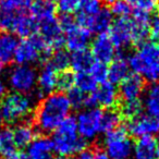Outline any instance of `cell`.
<instances>
[{
  "label": "cell",
  "instance_id": "39",
  "mask_svg": "<svg viewBox=\"0 0 159 159\" xmlns=\"http://www.w3.org/2000/svg\"><path fill=\"white\" fill-rule=\"evenodd\" d=\"M149 34L154 39V42H159V16L150 19Z\"/></svg>",
  "mask_w": 159,
  "mask_h": 159
},
{
  "label": "cell",
  "instance_id": "32",
  "mask_svg": "<svg viewBox=\"0 0 159 159\" xmlns=\"http://www.w3.org/2000/svg\"><path fill=\"white\" fill-rule=\"evenodd\" d=\"M142 110H143V104H142L141 99L139 100H133V102H126L122 105L121 108V116L126 119L131 120L136 118L137 116L142 115Z\"/></svg>",
  "mask_w": 159,
  "mask_h": 159
},
{
  "label": "cell",
  "instance_id": "1",
  "mask_svg": "<svg viewBox=\"0 0 159 159\" xmlns=\"http://www.w3.org/2000/svg\"><path fill=\"white\" fill-rule=\"evenodd\" d=\"M72 105L68 95L53 92L42 98L34 113V122L38 131L44 134L55 132L66 118L70 116Z\"/></svg>",
  "mask_w": 159,
  "mask_h": 159
},
{
  "label": "cell",
  "instance_id": "24",
  "mask_svg": "<svg viewBox=\"0 0 159 159\" xmlns=\"http://www.w3.org/2000/svg\"><path fill=\"white\" fill-rule=\"evenodd\" d=\"M142 104L148 116L159 120V84L148 87Z\"/></svg>",
  "mask_w": 159,
  "mask_h": 159
},
{
  "label": "cell",
  "instance_id": "41",
  "mask_svg": "<svg viewBox=\"0 0 159 159\" xmlns=\"http://www.w3.org/2000/svg\"><path fill=\"white\" fill-rule=\"evenodd\" d=\"M8 159H30L27 157L26 154H23V152H16L13 156L9 157Z\"/></svg>",
  "mask_w": 159,
  "mask_h": 159
},
{
  "label": "cell",
  "instance_id": "15",
  "mask_svg": "<svg viewBox=\"0 0 159 159\" xmlns=\"http://www.w3.org/2000/svg\"><path fill=\"white\" fill-rule=\"evenodd\" d=\"M76 23L80 26L86 29L91 33H107L113 23V16L111 14L110 10L106 9V8H102L100 11L94 16L84 19V20H79L76 21Z\"/></svg>",
  "mask_w": 159,
  "mask_h": 159
},
{
  "label": "cell",
  "instance_id": "30",
  "mask_svg": "<svg viewBox=\"0 0 159 159\" xmlns=\"http://www.w3.org/2000/svg\"><path fill=\"white\" fill-rule=\"evenodd\" d=\"M49 62L58 72H62L68 70V68L70 66V55L66 51L59 49L51 55Z\"/></svg>",
  "mask_w": 159,
  "mask_h": 159
},
{
  "label": "cell",
  "instance_id": "48",
  "mask_svg": "<svg viewBox=\"0 0 159 159\" xmlns=\"http://www.w3.org/2000/svg\"><path fill=\"white\" fill-rule=\"evenodd\" d=\"M0 1H1V0H0Z\"/></svg>",
  "mask_w": 159,
  "mask_h": 159
},
{
  "label": "cell",
  "instance_id": "18",
  "mask_svg": "<svg viewBox=\"0 0 159 159\" xmlns=\"http://www.w3.org/2000/svg\"><path fill=\"white\" fill-rule=\"evenodd\" d=\"M19 40L16 35L9 32L0 33V68L10 64L13 61L14 52Z\"/></svg>",
  "mask_w": 159,
  "mask_h": 159
},
{
  "label": "cell",
  "instance_id": "20",
  "mask_svg": "<svg viewBox=\"0 0 159 159\" xmlns=\"http://www.w3.org/2000/svg\"><path fill=\"white\" fill-rule=\"evenodd\" d=\"M29 12L36 22L48 20L56 16V6L49 0H35L29 9Z\"/></svg>",
  "mask_w": 159,
  "mask_h": 159
},
{
  "label": "cell",
  "instance_id": "44",
  "mask_svg": "<svg viewBox=\"0 0 159 159\" xmlns=\"http://www.w3.org/2000/svg\"><path fill=\"white\" fill-rule=\"evenodd\" d=\"M102 1H104V2H106V3H110V5H112L113 2H116V1H118V0H102Z\"/></svg>",
  "mask_w": 159,
  "mask_h": 159
},
{
  "label": "cell",
  "instance_id": "25",
  "mask_svg": "<svg viewBox=\"0 0 159 159\" xmlns=\"http://www.w3.org/2000/svg\"><path fill=\"white\" fill-rule=\"evenodd\" d=\"M95 62L92 53L89 50H82L73 52L70 56V66L75 73L89 72L91 66Z\"/></svg>",
  "mask_w": 159,
  "mask_h": 159
},
{
  "label": "cell",
  "instance_id": "46",
  "mask_svg": "<svg viewBox=\"0 0 159 159\" xmlns=\"http://www.w3.org/2000/svg\"><path fill=\"white\" fill-rule=\"evenodd\" d=\"M157 12H158V14H159V3L157 5Z\"/></svg>",
  "mask_w": 159,
  "mask_h": 159
},
{
  "label": "cell",
  "instance_id": "43",
  "mask_svg": "<svg viewBox=\"0 0 159 159\" xmlns=\"http://www.w3.org/2000/svg\"><path fill=\"white\" fill-rule=\"evenodd\" d=\"M3 122V117H2V111H1V106H0V126Z\"/></svg>",
  "mask_w": 159,
  "mask_h": 159
},
{
  "label": "cell",
  "instance_id": "16",
  "mask_svg": "<svg viewBox=\"0 0 159 159\" xmlns=\"http://www.w3.org/2000/svg\"><path fill=\"white\" fill-rule=\"evenodd\" d=\"M58 75L59 72L50 64V62H47L43 66L40 71L37 73V85H38V95L43 98L45 94L53 93L57 89L58 84Z\"/></svg>",
  "mask_w": 159,
  "mask_h": 159
},
{
  "label": "cell",
  "instance_id": "37",
  "mask_svg": "<svg viewBox=\"0 0 159 159\" xmlns=\"http://www.w3.org/2000/svg\"><path fill=\"white\" fill-rule=\"evenodd\" d=\"M80 0H58L57 8L61 16H70L71 13L77 11Z\"/></svg>",
  "mask_w": 159,
  "mask_h": 159
},
{
  "label": "cell",
  "instance_id": "3",
  "mask_svg": "<svg viewBox=\"0 0 159 159\" xmlns=\"http://www.w3.org/2000/svg\"><path fill=\"white\" fill-rule=\"evenodd\" d=\"M53 152L61 157H71L86 149L87 142L79 135L75 118L69 116L55 131L52 139Z\"/></svg>",
  "mask_w": 159,
  "mask_h": 159
},
{
  "label": "cell",
  "instance_id": "34",
  "mask_svg": "<svg viewBox=\"0 0 159 159\" xmlns=\"http://www.w3.org/2000/svg\"><path fill=\"white\" fill-rule=\"evenodd\" d=\"M73 87H74V74L68 70L59 72L57 84V89H59V92L61 93L70 92Z\"/></svg>",
  "mask_w": 159,
  "mask_h": 159
},
{
  "label": "cell",
  "instance_id": "23",
  "mask_svg": "<svg viewBox=\"0 0 159 159\" xmlns=\"http://www.w3.org/2000/svg\"><path fill=\"white\" fill-rule=\"evenodd\" d=\"M18 148H27V146L33 142L36 137L35 129L27 122H20L16 125V128L12 130Z\"/></svg>",
  "mask_w": 159,
  "mask_h": 159
},
{
  "label": "cell",
  "instance_id": "26",
  "mask_svg": "<svg viewBox=\"0 0 159 159\" xmlns=\"http://www.w3.org/2000/svg\"><path fill=\"white\" fill-rule=\"evenodd\" d=\"M18 149L16 141H14L12 129L8 126L0 128V156L5 159L13 156Z\"/></svg>",
  "mask_w": 159,
  "mask_h": 159
},
{
  "label": "cell",
  "instance_id": "33",
  "mask_svg": "<svg viewBox=\"0 0 159 159\" xmlns=\"http://www.w3.org/2000/svg\"><path fill=\"white\" fill-rule=\"evenodd\" d=\"M89 73L98 84H102V83L108 81V66H107V64L95 61L89 70Z\"/></svg>",
  "mask_w": 159,
  "mask_h": 159
},
{
  "label": "cell",
  "instance_id": "40",
  "mask_svg": "<svg viewBox=\"0 0 159 159\" xmlns=\"http://www.w3.org/2000/svg\"><path fill=\"white\" fill-rule=\"evenodd\" d=\"M6 95H7V85L0 79V98H3Z\"/></svg>",
  "mask_w": 159,
  "mask_h": 159
},
{
  "label": "cell",
  "instance_id": "22",
  "mask_svg": "<svg viewBox=\"0 0 159 159\" xmlns=\"http://www.w3.org/2000/svg\"><path fill=\"white\" fill-rule=\"evenodd\" d=\"M157 141L154 136H145L137 139L133 148L134 159H155Z\"/></svg>",
  "mask_w": 159,
  "mask_h": 159
},
{
  "label": "cell",
  "instance_id": "42",
  "mask_svg": "<svg viewBox=\"0 0 159 159\" xmlns=\"http://www.w3.org/2000/svg\"><path fill=\"white\" fill-rule=\"evenodd\" d=\"M155 159H159V141H157V145H156V155H155Z\"/></svg>",
  "mask_w": 159,
  "mask_h": 159
},
{
  "label": "cell",
  "instance_id": "38",
  "mask_svg": "<svg viewBox=\"0 0 159 159\" xmlns=\"http://www.w3.org/2000/svg\"><path fill=\"white\" fill-rule=\"evenodd\" d=\"M75 159H109L104 149H84L76 155Z\"/></svg>",
  "mask_w": 159,
  "mask_h": 159
},
{
  "label": "cell",
  "instance_id": "36",
  "mask_svg": "<svg viewBox=\"0 0 159 159\" xmlns=\"http://www.w3.org/2000/svg\"><path fill=\"white\" fill-rule=\"evenodd\" d=\"M111 14L115 16H117L118 19L121 18H126L130 16L131 13V8L128 6V3L124 0H118L116 2H113L111 5Z\"/></svg>",
  "mask_w": 159,
  "mask_h": 159
},
{
  "label": "cell",
  "instance_id": "9",
  "mask_svg": "<svg viewBox=\"0 0 159 159\" xmlns=\"http://www.w3.org/2000/svg\"><path fill=\"white\" fill-rule=\"evenodd\" d=\"M8 84L16 93L30 94L37 85V72L32 66H14L8 73Z\"/></svg>",
  "mask_w": 159,
  "mask_h": 159
},
{
  "label": "cell",
  "instance_id": "10",
  "mask_svg": "<svg viewBox=\"0 0 159 159\" xmlns=\"http://www.w3.org/2000/svg\"><path fill=\"white\" fill-rule=\"evenodd\" d=\"M33 0H1L0 1V33L11 32L14 21L21 13L27 12Z\"/></svg>",
  "mask_w": 159,
  "mask_h": 159
},
{
  "label": "cell",
  "instance_id": "11",
  "mask_svg": "<svg viewBox=\"0 0 159 159\" xmlns=\"http://www.w3.org/2000/svg\"><path fill=\"white\" fill-rule=\"evenodd\" d=\"M119 104V93L113 84L105 82L96 89L95 92L89 94L86 99L87 108L102 107L105 109H113Z\"/></svg>",
  "mask_w": 159,
  "mask_h": 159
},
{
  "label": "cell",
  "instance_id": "5",
  "mask_svg": "<svg viewBox=\"0 0 159 159\" xmlns=\"http://www.w3.org/2000/svg\"><path fill=\"white\" fill-rule=\"evenodd\" d=\"M3 121L7 123H18L29 117L33 110V102L29 95L20 93L7 94L0 104Z\"/></svg>",
  "mask_w": 159,
  "mask_h": 159
},
{
  "label": "cell",
  "instance_id": "27",
  "mask_svg": "<svg viewBox=\"0 0 159 159\" xmlns=\"http://www.w3.org/2000/svg\"><path fill=\"white\" fill-rule=\"evenodd\" d=\"M102 0H80L75 20H84L94 16L102 9Z\"/></svg>",
  "mask_w": 159,
  "mask_h": 159
},
{
  "label": "cell",
  "instance_id": "13",
  "mask_svg": "<svg viewBox=\"0 0 159 159\" xmlns=\"http://www.w3.org/2000/svg\"><path fill=\"white\" fill-rule=\"evenodd\" d=\"M126 132L137 139L159 134V120L148 115H139L129 120Z\"/></svg>",
  "mask_w": 159,
  "mask_h": 159
},
{
  "label": "cell",
  "instance_id": "8",
  "mask_svg": "<svg viewBox=\"0 0 159 159\" xmlns=\"http://www.w3.org/2000/svg\"><path fill=\"white\" fill-rule=\"evenodd\" d=\"M102 111L99 108H86L75 118L79 135L84 141H94L102 133Z\"/></svg>",
  "mask_w": 159,
  "mask_h": 159
},
{
  "label": "cell",
  "instance_id": "21",
  "mask_svg": "<svg viewBox=\"0 0 159 159\" xmlns=\"http://www.w3.org/2000/svg\"><path fill=\"white\" fill-rule=\"evenodd\" d=\"M128 60H125L121 56H117L113 61L110 62L108 68V82L111 84H120V83L128 76L130 73Z\"/></svg>",
  "mask_w": 159,
  "mask_h": 159
},
{
  "label": "cell",
  "instance_id": "19",
  "mask_svg": "<svg viewBox=\"0 0 159 159\" xmlns=\"http://www.w3.org/2000/svg\"><path fill=\"white\" fill-rule=\"evenodd\" d=\"M12 34L22 38H29L37 34V22L30 14V12H24L18 16L14 21L11 30Z\"/></svg>",
  "mask_w": 159,
  "mask_h": 159
},
{
  "label": "cell",
  "instance_id": "12",
  "mask_svg": "<svg viewBox=\"0 0 159 159\" xmlns=\"http://www.w3.org/2000/svg\"><path fill=\"white\" fill-rule=\"evenodd\" d=\"M94 60L100 63H110L117 57L118 49L111 40L108 33L97 34L91 45V51Z\"/></svg>",
  "mask_w": 159,
  "mask_h": 159
},
{
  "label": "cell",
  "instance_id": "35",
  "mask_svg": "<svg viewBox=\"0 0 159 159\" xmlns=\"http://www.w3.org/2000/svg\"><path fill=\"white\" fill-rule=\"evenodd\" d=\"M86 95L87 94H84L82 92L77 89L76 87H73L70 92H68V97L71 102V105H72V108H84L85 106V99H86Z\"/></svg>",
  "mask_w": 159,
  "mask_h": 159
},
{
  "label": "cell",
  "instance_id": "47",
  "mask_svg": "<svg viewBox=\"0 0 159 159\" xmlns=\"http://www.w3.org/2000/svg\"><path fill=\"white\" fill-rule=\"evenodd\" d=\"M49 1H52V0H49Z\"/></svg>",
  "mask_w": 159,
  "mask_h": 159
},
{
  "label": "cell",
  "instance_id": "31",
  "mask_svg": "<svg viewBox=\"0 0 159 159\" xmlns=\"http://www.w3.org/2000/svg\"><path fill=\"white\" fill-rule=\"evenodd\" d=\"M134 12H144L150 14L158 5V0H124Z\"/></svg>",
  "mask_w": 159,
  "mask_h": 159
},
{
  "label": "cell",
  "instance_id": "14",
  "mask_svg": "<svg viewBox=\"0 0 159 159\" xmlns=\"http://www.w3.org/2000/svg\"><path fill=\"white\" fill-rule=\"evenodd\" d=\"M144 89H145L144 80L134 73H130L120 83L118 93H119V97L124 102H133V100H139L141 98Z\"/></svg>",
  "mask_w": 159,
  "mask_h": 159
},
{
  "label": "cell",
  "instance_id": "2",
  "mask_svg": "<svg viewBox=\"0 0 159 159\" xmlns=\"http://www.w3.org/2000/svg\"><path fill=\"white\" fill-rule=\"evenodd\" d=\"M130 70L148 82L159 80V43L145 42L129 57Z\"/></svg>",
  "mask_w": 159,
  "mask_h": 159
},
{
  "label": "cell",
  "instance_id": "17",
  "mask_svg": "<svg viewBox=\"0 0 159 159\" xmlns=\"http://www.w3.org/2000/svg\"><path fill=\"white\" fill-rule=\"evenodd\" d=\"M52 142L47 136H36L27 146V157L30 159H53Z\"/></svg>",
  "mask_w": 159,
  "mask_h": 159
},
{
  "label": "cell",
  "instance_id": "6",
  "mask_svg": "<svg viewBox=\"0 0 159 159\" xmlns=\"http://www.w3.org/2000/svg\"><path fill=\"white\" fill-rule=\"evenodd\" d=\"M58 22L64 34V45L69 51L73 53L86 50L91 40V32L80 26L71 16H61L58 19Z\"/></svg>",
  "mask_w": 159,
  "mask_h": 159
},
{
  "label": "cell",
  "instance_id": "4",
  "mask_svg": "<svg viewBox=\"0 0 159 159\" xmlns=\"http://www.w3.org/2000/svg\"><path fill=\"white\" fill-rule=\"evenodd\" d=\"M50 55H52V52L45 45L42 38L38 35H34L29 38H23L21 42H19L13 60L16 64L32 66Z\"/></svg>",
  "mask_w": 159,
  "mask_h": 159
},
{
  "label": "cell",
  "instance_id": "28",
  "mask_svg": "<svg viewBox=\"0 0 159 159\" xmlns=\"http://www.w3.org/2000/svg\"><path fill=\"white\" fill-rule=\"evenodd\" d=\"M74 87L84 94H91L96 91L98 83L92 77L89 72L74 73Z\"/></svg>",
  "mask_w": 159,
  "mask_h": 159
},
{
  "label": "cell",
  "instance_id": "7",
  "mask_svg": "<svg viewBox=\"0 0 159 159\" xmlns=\"http://www.w3.org/2000/svg\"><path fill=\"white\" fill-rule=\"evenodd\" d=\"M133 148L134 144L125 129L119 126L105 135L104 152L109 159H131Z\"/></svg>",
  "mask_w": 159,
  "mask_h": 159
},
{
  "label": "cell",
  "instance_id": "29",
  "mask_svg": "<svg viewBox=\"0 0 159 159\" xmlns=\"http://www.w3.org/2000/svg\"><path fill=\"white\" fill-rule=\"evenodd\" d=\"M121 118V113L115 109H105L102 117V133H108L119 128Z\"/></svg>",
  "mask_w": 159,
  "mask_h": 159
},
{
  "label": "cell",
  "instance_id": "45",
  "mask_svg": "<svg viewBox=\"0 0 159 159\" xmlns=\"http://www.w3.org/2000/svg\"><path fill=\"white\" fill-rule=\"evenodd\" d=\"M53 159H71L70 157H61V156H59V157H57V158H53Z\"/></svg>",
  "mask_w": 159,
  "mask_h": 159
}]
</instances>
